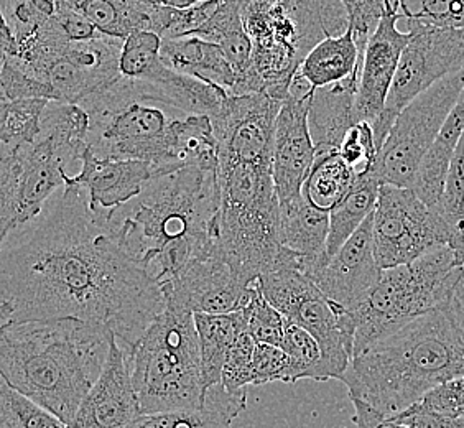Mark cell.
Masks as SVG:
<instances>
[{
    "mask_svg": "<svg viewBox=\"0 0 464 428\" xmlns=\"http://www.w3.org/2000/svg\"><path fill=\"white\" fill-rule=\"evenodd\" d=\"M14 234L0 249V304L9 305L10 321L76 318L129 349L165 306L114 213L94 211L74 183Z\"/></svg>",
    "mask_w": 464,
    "mask_h": 428,
    "instance_id": "obj_1",
    "label": "cell"
},
{
    "mask_svg": "<svg viewBox=\"0 0 464 428\" xmlns=\"http://www.w3.org/2000/svg\"><path fill=\"white\" fill-rule=\"evenodd\" d=\"M112 336L76 318L7 321L0 326V375L72 427Z\"/></svg>",
    "mask_w": 464,
    "mask_h": 428,
    "instance_id": "obj_2",
    "label": "cell"
},
{
    "mask_svg": "<svg viewBox=\"0 0 464 428\" xmlns=\"http://www.w3.org/2000/svg\"><path fill=\"white\" fill-rule=\"evenodd\" d=\"M218 167L185 165L150 180L124 216L114 211L125 244L159 282L179 276L218 244Z\"/></svg>",
    "mask_w": 464,
    "mask_h": 428,
    "instance_id": "obj_3",
    "label": "cell"
},
{
    "mask_svg": "<svg viewBox=\"0 0 464 428\" xmlns=\"http://www.w3.org/2000/svg\"><path fill=\"white\" fill-rule=\"evenodd\" d=\"M464 375V331L443 304L377 341L349 363V399L393 417L441 383Z\"/></svg>",
    "mask_w": 464,
    "mask_h": 428,
    "instance_id": "obj_4",
    "label": "cell"
},
{
    "mask_svg": "<svg viewBox=\"0 0 464 428\" xmlns=\"http://www.w3.org/2000/svg\"><path fill=\"white\" fill-rule=\"evenodd\" d=\"M241 17L252 44V72L262 92L280 101L313 46L349 27L341 0H242Z\"/></svg>",
    "mask_w": 464,
    "mask_h": 428,
    "instance_id": "obj_5",
    "label": "cell"
},
{
    "mask_svg": "<svg viewBox=\"0 0 464 428\" xmlns=\"http://www.w3.org/2000/svg\"><path fill=\"white\" fill-rule=\"evenodd\" d=\"M218 242L236 274L254 284L276 268L280 244V203L272 165L218 161Z\"/></svg>",
    "mask_w": 464,
    "mask_h": 428,
    "instance_id": "obj_6",
    "label": "cell"
},
{
    "mask_svg": "<svg viewBox=\"0 0 464 428\" xmlns=\"http://www.w3.org/2000/svg\"><path fill=\"white\" fill-rule=\"evenodd\" d=\"M129 365L142 413L203 405L206 387L193 313L165 304L129 348Z\"/></svg>",
    "mask_w": 464,
    "mask_h": 428,
    "instance_id": "obj_7",
    "label": "cell"
},
{
    "mask_svg": "<svg viewBox=\"0 0 464 428\" xmlns=\"http://www.w3.org/2000/svg\"><path fill=\"white\" fill-rule=\"evenodd\" d=\"M463 268L464 262L455 250L443 246L411 264L382 270L372 292L351 313L356 328L354 356L407 323L447 304Z\"/></svg>",
    "mask_w": 464,
    "mask_h": 428,
    "instance_id": "obj_8",
    "label": "cell"
},
{
    "mask_svg": "<svg viewBox=\"0 0 464 428\" xmlns=\"http://www.w3.org/2000/svg\"><path fill=\"white\" fill-rule=\"evenodd\" d=\"M260 290L286 321L302 326L322 349L324 379H340L354 356V320L340 312L310 277L302 270L278 264L257 278Z\"/></svg>",
    "mask_w": 464,
    "mask_h": 428,
    "instance_id": "obj_9",
    "label": "cell"
},
{
    "mask_svg": "<svg viewBox=\"0 0 464 428\" xmlns=\"http://www.w3.org/2000/svg\"><path fill=\"white\" fill-rule=\"evenodd\" d=\"M464 90V68L423 91L395 117L377 155L374 175L381 185L411 188L420 161L435 142Z\"/></svg>",
    "mask_w": 464,
    "mask_h": 428,
    "instance_id": "obj_10",
    "label": "cell"
},
{
    "mask_svg": "<svg viewBox=\"0 0 464 428\" xmlns=\"http://www.w3.org/2000/svg\"><path fill=\"white\" fill-rule=\"evenodd\" d=\"M399 24L411 36L401 54L384 111L372 124L379 151L403 107L438 81L464 68V28L435 27L411 20Z\"/></svg>",
    "mask_w": 464,
    "mask_h": 428,
    "instance_id": "obj_11",
    "label": "cell"
},
{
    "mask_svg": "<svg viewBox=\"0 0 464 428\" xmlns=\"http://www.w3.org/2000/svg\"><path fill=\"white\" fill-rule=\"evenodd\" d=\"M68 161L48 137L0 157V249L14 232L44 211L64 187Z\"/></svg>",
    "mask_w": 464,
    "mask_h": 428,
    "instance_id": "obj_12",
    "label": "cell"
},
{
    "mask_svg": "<svg viewBox=\"0 0 464 428\" xmlns=\"http://www.w3.org/2000/svg\"><path fill=\"white\" fill-rule=\"evenodd\" d=\"M372 239L377 264L385 270L450 246L451 232L411 188L381 185L372 216Z\"/></svg>",
    "mask_w": 464,
    "mask_h": 428,
    "instance_id": "obj_13",
    "label": "cell"
},
{
    "mask_svg": "<svg viewBox=\"0 0 464 428\" xmlns=\"http://www.w3.org/2000/svg\"><path fill=\"white\" fill-rule=\"evenodd\" d=\"M145 102L150 101L129 99L90 112L88 145L99 157L149 161L159 177L179 170L167 165V129L171 119L161 107Z\"/></svg>",
    "mask_w": 464,
    "mask_h": 428,
    "instance_id": "obj_14",
    "label": "cell"
},
{
    "mask_svg": "<svg viewBox=\"0 0 464 428\" xmlns=\"http://www.w3.org/2000/svg\"><path fill=\"white\" fill-rule=\"evenodd\" d=\"M282 102L266 92L226 96L209 116L218 161L272 165L276 119Z\"/></svg>",
    "mask_w": 464,
    "mask_h": 428,
    "instance_id": "obj_15",
    "label": "cell"
},
{
    "mask_svg": "<svg viewBox=\"0 0 464 428\" xmlns=\"http://www.w3.org/2000/svg\"><path fill=\"white\" fill-rule=\"evenodd\" d=\"M250 286L236 274L218 242L191 260L179 276L161 282L160 288L165 304L177 305L193 315H221L242 310Z\"/></svg>",
    "mask_w": 464,
    "mask_h": 428,
    "instance_id": "obj_16",
    "label": "cell"
},
{
    "mask_svg": "<svg viewBox=\"0 0 464 428\" xmlns=\"http://www.w3.org/2000/svg\"><path fill=\"white\" fill-rule=\"evenodd\" d=\"M313 91L312 84L296 72L276 119L272 179L280 205L302 195V185L314 161V145L308 125Z\"/></svg>",
    "mask_w": 464,
    "mask_h": 428,
    "instance_id": "obj_17",
    "label": "cell"
},
{
    "mask_svg": "<svg viewBox=\"0 0 464 428\" xmlns=\"http://www.w3.org/2000/svg\"><path fill=\"white\" fill-rule=\"evenodd\" d=\"M372 216L374 211L330 259L308 272L314 286L340 312L357 310L382 276L375 259Z\"/></svg>",
    "mask_w": 464,
    "mask_h": 428,
    "instance_id": "obj_18",
    "label": "cell"
},
{
    "mask_svg": "<svg viewBox=\"0 0 464 428\" xmlns=\"http://www.w3.org/2000/svg\"><path fill=\"white\" fill-rule=\"evenodd\" d=\"M140 415L142 409L132 383L129 349L112 336L104 366L81 402L72 428H129Z\"/></svg>",
    "mask_w": 464,
    "mask_h": 428,
    "instance_id": "obj_19",
    "label": "cell"
},
{
    "mask_svg": "<svg viewBox=\"0 0 464 428\" xmlns=\"http://www.w3.org/2000/svg\"><path fill=\"white\" fill-rule=\"evenodd\" d=\"M401 18V10H387L367 40L354 99V114L359 122L364 121L372 125L384 111L401 54L411 36V32L399 28Z\"/></svg>",
    "mask_w": 464,
    "mask_h": 428,
    "instance_id": "obj_20",
    "label": "cell"
},
{
    "mask_svg": "<svg viewBox=\"0 0 464 428\" xmlns=\"http://www.w3.org/2000/svg\"><path fill=\"white\" fill-rule=\"evenodd\" d=\"M80 163L78 175L64 173L63 181L82 188L94 211L114 213L139 197L145 185L157 177V170L149 161L99 157L90 145Z\"/></svg>",
    "mask_w": 464,
    "mask_h": 428,
    "instance_id": "obj_21",
    "label": "cell"
},
{
    "mask_svg": "<svg viewBox=\"0 0 464 428\" xmlns=\"http://www.w3.org/2000/svg\"><path fill=\"white\" fill-rule=\"evenodd\" d=\"M160 58L171 70L215 84L229 96L249 94L246 81L216 44L197 36L161 38Z\"/></svg>",
    "mask_w": 464,
    "mask_h": 428,
    "instance_id": "obj_22",
    "label": "cell"
},
{
    "mask_svg": "<svg viewBox=\"0 0 464 428\" xmlns=\"http://www.w3.org/2000/svg\"><path fill=\"white\" fill-rule=\"evenodd\" d=\"M359 74L331 86L313 91L308 125L314 145V157L338 152L344 135L359 122L354 114Z\"/></svg>",
    "mask_w": 464,
    "mask_h": 428,
    "instance_id": "obj_23",
    "label": "cell"
},
{
    "mask_svg": "<svg viewBox=\"0 0 464 428\" xmlns=\"http://www.w3.org/2000/svg\"><path fill=\"white\" fill-rule=\"evenodd\" d=\"M247 405V389L227 391L216 384L205 394V402L189 411L142 413L129 428H232V422Z\"/></svg>",
    "mask_w": 464,
    "mask_h": 428,
    "instance_id": "obj_24",
    "label": "cell"
},
{
    "mask_svg": "<svg viewBox=\"0 0 464 428\" xmlns=\"http://www.w3.org/2000/svg\"><path fill=\"white\" fill-rule=\"evenodd\" d=\"M330 229V213L304 201L300 195L280 205V244L304 259V272L323 260Z\"/></svg>",
    "mask_w": 464,
    "mask_h": 428,
    "instance_id": "obj_25",
    "label": "cell"
},
{
    "mask_svg": "<svg viewBox=\"0 0 464 428\" xmlns=\"http://www.w3.org/2000/svg\"><path fill=\"white\" fill-rule=\"evenodd\" d=\"M464 132V90L445 124L420 161L411 190L425 205L433 208L441 197L451 159Z\"/></svg>",
    "mask_w": 464,
    "mask_h": 428,
    "instance_id": "obj_26",
    "label": "cell"
},
{
    "mask_svg": "<svg viewBox=\"0 0 464 428\" xmlns=\"http://www.w3.org/2000/svg\"><path fill=\"white\" fill-rule=\"evenodd\" d=\"M362 54L351 30L343 35L326 36L313 46L298 73L313 88L331 86L361 73Z\"/></svg>",
    "mask_w": 464,
    "mask_h": 428,
    "instance_id": "obj_27",
    "label": "cell"
},
{
    "mask_svg": "<svg viewBox=\"0 0 464 428\" xmlns=\"http://www.w3.org/2000/svg\"><path fill=\"white\" fill-rule=\"evenodd\" d=\"M379 188L381 183L374 175V170L357 175L348 195L330 211V229L320 264L330 259L374 211Z\"/></svg>",
    "mask_w": 464,
    "mask_h": 428,
    "instance_id": "obj_28",
    "label": "cell"
},
{
    "mask_svg": "<svg viewBox=\"0 0 464 428\" xmlns=\"http://www.w3.org/2000/svg\"><path fill=\"white\" fill-rule=\"evenodd\" d=\"M199 349H201V366H203V384L206 391L216 384L221 383L224 361L231 349L232 343L246 331V323L241 312L208 315L195 313Z\"/></svg>",
    "mask_w": 464,
    "mask_h": 428,
    "instance_id": "obj_29",
    "label": "cell"
},
{
    "mask_svg": "<svg viewBox=\"0 0 464 428\" xmlns=\"http://www.w3.org/2000/svg\"><path fill=\"white\" fill-rule=\"evenodd\" d=\"M91 121L80 104L62 101H48L42 114L40 135L48 137L68 160L80 161L88 147Z\"/></svg>",
    "mask_w": 464,
    "mask_h": 428,
    "instance_id": "obj_30",
    "label": "cell"
},
{
    "mask_svg": "<svg viewBox=\"0 0 464 428\" xmlns=\"http://www.w3.org/2000/svg\"><path fill=\"white\" fill-rule=\"evenodd\" d=\"M356 177L354 170L338 152L314 157L312 170L302 185V197L314 208L330 213L348 195Z\"/></svg>",
    "mask_w": 464,
    "mask_h": 428,
    "instance_id": "obj_31",
    "label": "cell"
},
{
    "mask_svg": "<svg viewBox=\"0 0 464 428\" xmlns=\"http://www.w3.org/2000/svg\"><path fill=\"white\" fill-rule=\"evenodd\" d=\"M433 209L451 232L450 248L464 262V132L456 145L445 187Z\"/></svg>",
    "mask_w": 464,
    "mask_h": 428,
    "instance_id": "obj_32",
    "label": "cell"
},
{
    "mask_svg": "<svg viewBox=\"0 0 464 428\" xmlns=\"http://www.w3.org/2000/svg\"><path fill=\"white\" fill-rule=\"evenodd\" d=\"M0 428H72L0 375Z\"/></svg>",
    "mask_w": 464,
    "mask_h": 428,
    "instance_id": "obj_33",
    "label": "cell"
},
{
    "mask_svg": "<svg viewBox=\"0 0 464 428\" xmlns=\"http://www.w3.org/2000/svg\"><path fill=\"white\" fill-rule=\"evenodd\" d=\"M280 348L285 351L286 356L290 359L294 384L304 379L322 383L326 381L323 373L320 345L304 328L292 321H286Z\"/></svg>",
    "mask_w": 464,
    "mask_h": 428,
    "instance_id": "obj_34",
    "label": "cell"
},
{
    "mask_svg": "<svg viewBox=\"0 0 464 428\" xmlns=\"http://www.w3.org/2000/svg\"><path fill=\"white\" fill-rule=\"evenodd\" d=\"M246 323V331L256 343L280 346L285 330V316L278 312L274 305L260 290L259 282L250 286L249 298L244 308L239 310Z\"/></svg>",
    "mask_w": 464,
    "mask_h": 428,
    "instance_id": "obj_35",
    "label": "cell"
},
{
    "mask_svg": "<svg viewBox=\"0 0 464 428\" xmlns=\"http://www.w3.org/2000/svg\"><path fill=\"white\" fill-rule=\"evenodd\" d=\"M401 20L464 28V0H401Z\"/></svg>",
    "mask_w": 464,
    "mask_h": 428,
    "instance_id": "obj_36",
    "label": "cell"
},
{
    "mask_svg": "<svg viewBox=\"0 0 464 428\" xmlns=\"http://www.w3.org/2000/svg\"><path fill=\"white\" fill-rule=\"evenodd\" d=\"M348 15L349 30L353 32L361 54L367 40L374 34L381 18L389 9L401 10V0H341Z\"/></svg>",
    "mask_w": 464,
    "mask_h": 428,
    "instance_id": "obj_37",
    "label": "cell"
},
{
    "mask_svg": "<svg viewBox=\"0 0 464 428\" xmlns=\"http://www.w3.org/2000/svg\"><path fill=\"white\" fill-rule=\"evenodd\" d=\"M338 153L344 159L356 175L372 171L379 155V147L375 143L374 131L369 122H356L349 129Z\"/></svg>",
    "mask_w": 464,
    "mask_h": 428,
    "instance_id": "obj_38",
    "label": "cell"
},
{
    "mask_svg": "<svg viewBox=\"0 0 464 428\" xmlns=\"http://www.w3.org/2000/svg\"><path fill=\"white\" fill-rule=\"evenodd\" d=\"M254 349L256 341L250 338L247 331H242L232 343L221 373V384L227 391H244L252 385Z\"/></svg>",
    "mask_w": 464,
    "mask_h": 428,
    "instance_id": "obj_39",
    "label": "cell"
},
{
    "mask_svg": "<svg viewBox=\"0 0 464 428\" xmlns=\"http://www.w3.org/2000/svg\"><path fill=\"white\" fill-rule=\"evenodd\" d=\"M292 381V366L285 351L280 346L256 343L252 357V385Z\"/></svg>",
    "mask_w": 464,
    "mask_h": 428,
    "instance_id": "obj_40",
    "label": "cell"
},
{
    "mask_svg": "<svg viewBox=\"0 0 464 428\" xmlns=\"http://www.w3.org/2000/svg\"><path fill=\"white\" fill-rule=\"evenodd\" d=\"M417 405L447 417H464V375L433 387Z\"/></svg>",
    "mask_w": 464,
    "mask_h": 428,
    "instance_id": "obj_41",
    "label": "cell"
},
{
    "mask_svg": "<svg viewBox=\"0 0 464 428\" xmlns=\"http://www.w3.org/2000/svg\"><path fill=\"white\" fill-rule=\"evenodd\" d=\"M221 0H201L187 9H171L169 27L163 38L189 36L208 22L219 7Z\"/></svg>",
    "mask_w": 464,
    "mask_h": 428,
    "instance_id": "obj_42",
    "label": "cell"
},
{
    "mask_svg": "<svg viewBox=\"0 0 464 428\" xmlns=\"http://www.w3.org/2000/svg\"><path fill=\"white\" fill-rule=\"evenodd\" d=\"M389 419L407 428H464V417H447L437 412L427 411L417 404Z\"/></svg>",
    "mask_w": 464,
    "mask_h": 428,
    "instance_id": "obj_43",
    "label": "cell"
},
{
    "mask_svg": "<svg viewBox=\"0 0 464 428\" xmlns=\"http://www.w3.org/2000/svg\"><path fill=\"white\" fill-rule=\"evenodd\" d=\"M351 402L354 405L353 422L356 428H407L402 423L389 419L381 412L375 411L374 407H371L366 402L359 401V399H351Z\"/></svg>",
    "mask_w": 464,
    "mask_h": 428,
    "instance_id": "obj_44",
    "label": "cell"
},
{
    "mask_svg": "<svg viewBox=\"0 0 464 428\" xmlns=\"http://www.w3.org/2000/svg\"><path fill=\"white\" fill-rule=\"evenodd\" d=\"M448 304H450L451 310H453L456 321L459 323V326L464 331V268L459 277H458V280H456L453 290H451Z\"/></svg>",
    "mask_w": 464,
    "mask_h": 428,
    "instance_id": "obj_45",
    "label": "cell"
},
{
    "mask_svg": "<svg viewBox=\"0 0 464 428\" xmlns=\"http://www.w3.org/2000/svg\"><path fill=\"white\" fill-rule=\"evenodd\" d=\"M147 2L155 4V5L171 7V9H187V7H191V5H195V4L201 2V0H147Z\"/></svg>",
    "mask_w": 464,
    "mask_h": 428,
    "instance_id": "obj_46",
    "label": "cell"
},
{
    "mask_svg": "<svg viewBox=\"0 0 464 428\" xmlns=\"http://www.w3.org/2000/svg\"><path fill=\"white\" fill-rule=\"evenodd\" d=\"M12 318V310L9 305L0 304V326L5 325Z\"/></svg>",
    "mask_w": 464,
    "mask_h": 428,
    "instance_id": "obj_47",
    "label": "cell"
},
{
    "mask_svg": "<svg viewBox=\"0 0 464 428\" xmlns=\"http://www.w3.org/2000/svg\"><path fill=\"white\" fill-rule=\"evenodd\" d=\"M2 96H4V92H2V91H0V98H2Z\"/></svg>",
    "mask_w": 464,
    "mask_h": 428,
    "instance_id": "obj_48",
    "label": "cell"
}]
</instances>
